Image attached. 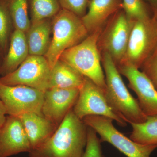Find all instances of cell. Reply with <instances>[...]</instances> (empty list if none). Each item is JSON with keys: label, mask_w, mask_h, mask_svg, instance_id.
<instances>
[{"label": "cell", "mask_w": 157, "mask_h": 157, "mask_svg": "<svg viewBox=\"0 0 157 157\" xmlns=\"http://www.w3.org/2000/svg\"><path fill=\"white\" fill-rule=\"evenodd\" d=\"M87 137V126L70 110L45 143L29 153L30 157H82Z\"/></svg>", "instance_id": "cell-1"}, {"label": "cell", "mask_w": 157, "mask_h": 157, "mask_svg": "<svg viewBox=\"0 0 157 157\" xmlns=\"http://www.w3.org/2000/svg\"><path fill=\"white\" fill-rule=\"evenodd\" d=\"M106 89L104 95L113 110L127 123H141L147 119L138 104L129 92L113 59L105 52L103 56Z\"/></svg>", "instance_id": "cell-2"}, {"label": "cell", "mask_w": 157, "mask_h": 157, "mask_svg": "<svg viewBox=\"0 0 157 157\" xmlns=\"http://www.w3.org/2000/svg\"><path fill=\"white\" fill-rule=\"evenodd\" d=\"M101 33V29L96 30L80 43L65 51L59 60L89 78L104 93L106 89L105 74L98 48Z\"/></svg>", "instance_id": "cell-3"}, {"label": "cell", "mask_w": 157, "mask_h": 157, "mask_svg": "<svg viewBox=\"0 0 157 157\" xmlns=\"http://www.w3.org/2000/svg\"><path fill=\"white\" fill-rule=\"evenodd\" d=\"M52 33L49 48L44 56L51 69L65 51L83 41L89 33L81 17L62 9L53 17Z\"/></svg>", "instance_id": "cell-4"}, {"label": "cell", "mask_w": 157, "mask_h": 157, "mask_svg": "<svg viewBox=\"0 0 157 157\" xmlns=\"http://www.w3.org/2000/svg\"><path fill=\"white\" fill-rule=\"evenodd\" d=\"M100 136L101 142H108L127 157H150L157 145L137 143L116 128L112 120L101 116H88L82 119Z\"/></svg>", "instance_id": "cell-5"}, {"label": "cell", "mask_w": 157, "mask_h": 157, "mask_svg": "<svg viewBox=\"0 0 157 157\" xmlns=\"http://www.w3.org/2000/svg\"><path fill=\"white\" fill-rule=\"evenodd\" d=\"M157 48V25L152 17L133 21L125 56L122 63L140 69Z\"/></svg>", "instance_id": "cell-6"}, {"label": "cell", "mask_w": 157, "mask_h": 157, "mask_svg": "<svg viewBox=\"0 0 157 157\" xmlns=\"http://www.w3.org/2000/svg\"><path fill=\"white\" fill-rule=\"evenodd\" d=\"M51 71L45 56L29 55L16 70L0 77V82L8 86H26L45 91L49 88Z\"/></svg>", "instance_id": "cell-7"}, {"label": "cell", "mask_w": 157, "mask_h": 157, "mask_svg": "<svg viewBox=\"0 0 157 157\" xmlns=\"http://www.w3.org/2000/svg\"><path fill=\"white\" fill-rule=\"evenodd\" d=\"M75 115L81 120L88 116H101L116 121L121 127L126 121L117 114L107 103L104 91L86 77L79 89L77 101L73 108Z\"/></svg>", "instance_id": "cell-8"}, {"label": "cell", "mask_w": 157, "mask_h": 157, "mask_svg": "<svg viewBox=\"0 0 157 157\" xmlns=\"http://www.w3.org/2000/svg\"><path fill=\"white\" fill-rule=\"evenodd\" d=\"M44 92L26 86H8L0 82V100L8 115L18 117L29 113L42 115Z\"/></svg>", "instance_id": "cell-9"}, {"label": "cell", "mask_w": 157, "mask_h": 157, "mask_svg": "<svg viewBox=\"0 0 157 157\" xmlns=\"http://www.w3.org/2000/svg\"><path fill=\"white\" fill-rule=\"evenodd\" d=\"M117 68L128 80L129 87L137 94L144 114L147 117L157 115V90L149 78L139 69L129 64H121Z\"/></svg>", "instance_id": "cell-10"}, {"label": "cell", "mask_w": 157, "mask_h": 157, "mask_svg": "<svg viewBox=\"0 0 157 157\" xmlns=\"http://www.w3.org/2000/svg\"><path fill=\"white\" fill-rule=\"evenodd\" d=\"M133 23L123 9H121L114 14L105 33L103 46L115 63L119 64L124 58Z\"/></svg>", "instance_id": "cell-11"}, {"label": "cell", "mask_w": 157, "mask_h": 157, "mask_svg": "<svg viewBox=\"0 0 157 157\" xmlns=\"http://www.w3.org/2000/svg\"><path fill=\"white\" fill-rule=\"evenodd\" d=\"M79 94L78 89L50 88L44 92L42 115L59 126L73 109Z\"/></svg>", "instance_id": "cell-12"}, {"label": "cell", "mask_w": 157, "mask_h": 157, "mask_svg": "<svg viewBox=\"0 0 157 157\" xmlns=\"http://www.w3.org/2000/svg\"><path fill=\"white\" fill-rule=\"evenodd\" d=\"M32 148L19 117L8 115L0 129V157L29 153Z\"/></svg>", "instance_id": "cell-13"}, {"label": "cell", "mask_w": 157, "mask_h": 157, "mask_svg": "<svg viewBox=\"0 0 157 157\" xmlns=\"http://www.w3.org/2000/svg\"><path fill=\"white\" fill-rule=\"evenodd\" d=\"M18 117L28 137L32 150L45 143L58 127L44 116L35 113H25Z\"/></svg>", "instance_id": "cell-14"}, {"label": "cell", "mask_w": 157, "mask_h": 157, "mask_svg": "<svg viewBox=\"0 0 157 157\" xmlns=\"http://www.w3.org/2000/svg\"><path fill=\"white\" fill-rule=\"evenodd\" d=\"M82 21L88 33L101 29L109 17L123 9L122 0H90Z\"/></svg>", "instance_id": "cell-15"}, {"label": "cell", "mask_w": 157, "mask_h": 157, "mask_svg": "<svg viewBox=\"0 0 157 157\" xmlns=\"http://www.w3.org/2000/svg\"><path fill=\"white\" fill-rule=\"evenodd\" d=\"M29 55L25 33L14 29L11 34L9 47L0 67V77L12 73Z\"/></svg>", "instance_id": "cell-16"}, {"label": "cell", "mask_w": 157, "mask_h": 157, "mask_svg": "<svg viewBox=\"0 0 157 157\" xmlns=\"http://www.w3.org/2000/svg\"><path fill=\"white\" fill-rule=\"evenodd\" d=\"M52 32V21L50 18L31 23L25 33L29 55H45L50 45Z\"/></svg>", "instance_id": "cell-17"}, {"label": "cell", "mask_w": 157, "mask_h": 157, "mask_svg": "<svg viewBox=\"0 0 157 157\" xmlns=\"http://www.w3.org/2000/svg\"><path fill=\"white\" fill-rule=\"evenodd\" d=\"M84 76L64 62L59 59L51 69L49 88L78 89L81 87Z\"/></svg>", "instance_id": "cell-18"}, {"label": "cell", "mask_w": 157, "mask_h": 157, "mask_svg": "<svg viewBox=\"0 0 157 157\" xmlns=\"http://www.w3.org/2000/svg\"><path fill=\"white\" fill-rule=\"evenodd\" d=\"M131 124L130 139L141 144L157 145V115L147 117L144 122Z\"/></svg>", "instance_id": "cell-19"}, {"label": "cell", "mask_w": 157, "mask_h": 157, "mask_svg": "<svg viewBox=\"0 0 157 157\" xmlns=\"http://www.w3.org/2000/svg\"><path fill=\"white\" fill-rule=\"evenodd\" d=\"M14 29L26 33L31 25L28 14V0H7Z\"/></svg>", "instance_id": "cell-20"}, {"label": "cell", "mask_w": 157, "mask_h": 157, "mask_svg": "<svg viewBox=\"0 0 157 157\" xmlns=\"http://www.w3.org/2000/svg\"><path fill=\"white\" fill-rule=\"evenodd\" d=\"M31 23L53 17L62 9L58 0H28Z\"/></svg>", "instance_id": "cell-21"}, {"label": "cell", "mask_w": 157, "mask_h": 157, "mask_svg": "<svg viewBox=\"0 0 157 157\" xmlns=\"http://www.w3.org/2000/svg\"><path fill=\"white\" fill-rule=\"evenodd\" d=\"M12 25L7 0H0V49L4 52L8 50Z\"/></svg>", "instance_id": "cell-22"}, {"label": "cell", "mask_w": 157, "mask_h": 157, "mask_svg": "<svg viewBox=\"0 0 157 157\" xmlns=\"http://www.w3.org/2000/svg\"><path fill=\"white\" fill-rule=\"evenodd\" d=\"M122 5L123 10L132 21L148 19L152 17L150 7L144 0H122Z\"/></svg>", "instance_id": "cell-23"}, {"label": "cell", "mask_w": 157, "mask_h": 157, "mask_svg": "<svg viewBox=\"0 0 157 157\" xmlns=\"http://www.w3.org/2000/svg\"><path fill=\"white\" fill-rule=\"evenodd\" d=\"M101 143L95 131L87 126V142L82 157H104Z\"/></svg>", "instance_id": "cell-24"}, {"label": "cell", "mask_w": 157, "mask_h": 157, "mask_svg": "<svg viewBox=\"0 0 157 157\" xmlns=\"http://www.w3.org/2000/svg\"><path fill=\"white\" fill-rule=\"evenodd\" d=\"M62 9L73 12L82 17L86 12L89 0H58Z\"/></svg>", "instance_id": "cell-25"}, {"label": "cell", "mask_w": 157, "mask_h": 157, "mask_svg": "<svg viewBox=\"0 0 157 157\" xmlns=\"http://www.w3.org/2000/svg\"><path fill=\"white\" fill-rule=\"evenodd\" d=\"M140 68L157 90V48Z\"/></svg>", "instance_id": "cell-26"}, {"label": "cell", "mask_w": 157, "mask_h": 157, "mask_svg": "<svg viewBox=\"0 0 157 157\" xmlns=\"http://www.w3.org/2000/svg\"><path fill=\"white\" fill-rule=\"evenodd\" d=\"M6 115L7 114L6 108L2 102L0 100V129L5 123L7 117Z\"/></svg>", "instance_id": "cell-27"}, {"label": "cell", "mask_w": 157, "mask_h": 157, "mask_svg": "<svg viewBox=\"0 0 157 157\" xmlns=\"http://www.w3.org/2000/svg\"><path fill=\"white\" fill-rule=\"evenodd\" d=\"M148 3V6L154 12L157 10V0H145Z\"/></svg>", "instance_id": "cell-28"}, {"label": "cell", "mask_w": 157, "mask_h": 157, "mask_svg": "<svg viewBox=\"0 0 157 157\" xmlns=\"http://www.w3.org/2000/svg\"><path fill=\"white\" fill-rule=\"evenodd\" d=\"M152 17L155 20V21L157 25V10L154 12Z\"/></svg>", "instance_id": "cell-29"}, {"label": "cell", "mask_w": 157, "mask_h": 157, "mask_svg": "<svg viewBox=\"0 0 157 157\" xmlns=\"http://www.w3.org/2000/svg\"><path fill=\"white\" fill-rule=\"evenodd\" d=\"M89 1H90V0H89Z\"/></svg>", "instance_id": "cell-30"}]
</instances>
